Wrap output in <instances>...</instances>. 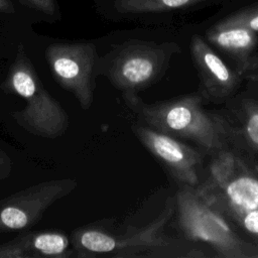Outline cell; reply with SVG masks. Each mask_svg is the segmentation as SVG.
Here are the masks:
<instances>
[{"instance_id":"cell-1","label":"cell","mask_w":258,"mask_h":258,"mask_svg":"<svg viewBox=\"0 0 258 258\" xmlns=\"http://www.w3.org/2000/svg\"><path fill=\"white\" fill-rule=\"evenodd\" d=\"M124 101L146 126L175 138L190 140L207 152L216 153L232 141L228 121L207 111L198 95L151 104L144 103L138 96Z\"/></svg>"},{"instance_id":"cell-2","label":"cell","mask_w":258,"mask_h":258,"mask_svg":"<svg viewBox=\"0 0 258 258\" xmlns=\"http://www.w3.org/2000/svg\"><path fill=\"white\" fill-rule=\"evenodd\" d=\"M175 202L166 201L162 212L148 225L130 226L124 233L113 234L99 227H82L72 234V245L78 257L164 258L183 257L176 241L167 237L163 229L173 215Z\"/></svg>"},{"instance_id":"cell-3","label":"cell","mask_w":258,"mask_h":258,"mask_svg":"<svg viewBox=\"0 0 258 258\" xmlns=\"http://www.w3.org/2000/svg\"><path fill=\"white\" fill-rule=\"evenodd\" d=\"M1 89L6 93L16 94L26 101L25 107L12 112L11 116L27 132L54 139L68 130L69 115L45 90L22 45L17 48Z\"/></svg>"},{"instance_id":"cell-4","label":"cell","mask_w":258,"mask_h":258,"mask_svg":"<svg viewBox=\"0 0 258 258\" xmlns=\"http://www.w3.org/2000/svg\"><path fill=\"white\" fill-rule=\"evenodd\" d=\"M179 51L174 42L156 43L131 39L115 45L99 58L97 75L106 77L124 99L138 96L165 73L173 54Z\"/></svg>"},{"instance_id":"cell-5","label":"cell","mask_w":258,"mask_h":258,"mask_svg":"<svg viewBox=\"0 0 258 258\" xmlns=\"http://www.w3.org/2000/svg\"><path fill=\"white\" fill-rule=\"evenodd\" d=\"M199 195L223 216L234 220L258 208V174L234 150L215 153Z\"/></svg>"},{"instance_id":"cell-6","label":"cell","mask_w":258,"mask_h":258,"mask_svg":"<svg viewBox=\"0 0 258 258\" xmlns=\"http://www.w3.org/2000/svg\"><path fill=\"white\" fill-rule=\"evenodd\" d=\"M174 202L179 228L188 240L205 243L225 258L258 257L257 247L242 240L196 187L182 184Z\"/></svg>"},{"instance_id":"cell-7","label":"cell","mask_w":258,"mask_h":258,"mask_svg":"<svg viewBox=\"0 0 258 258\" xmlns=\"http://www.w3.org/2000/svg\"><path fill=\"white\" fill-rule=\"evenodd\" d=\"M45 58L55 82L71 92L83 110L94 102L99 56L95 44L51 43L45 49Z\"/></svg>"},{"instance_id":"cell-8","label":"cell","mask_w":258,"mask_h":258,"mask_svg":"<svg viewBox=\"0 0 258 258\" xmlns=\"http://www.w3.org/2000/svg\"><path fill=\"white\" fill-rule=\"evenodd\" d=\"M78 182L57 178L27 186L0 200V233L31 228L58 200L70 195Z\"/></svg>"},{"instance_id":"cell-9","label":"cell","mask_w":258,"mask_h":258,"mask_svg":"<svg viewBox=\"0 0 258 258\" xmlns=\"http://www.w3.org/2000/svg\"><path fill=\"white\" fill-rule=\"evenodd\" d=\"M132 131L141 143L183 185L197 187L202 155L177 138L154 130L146 125L135 124Z\"/></svg>"},{"instance_id":"cell-10","label":"cell","mask_w":258,"mask_h":258,"mask_svg":"<svg viewBox=\"0 0 258 258\" xmlns=\"http://www.w3.org/2000/svg\"><path fill=\"white\" fill-rule=\"evenodd\" d=\"M189 49L204 94L215 102L230 97L240 83L241 74L230 69L199 35L191 37Z\"/></svg>"},{"instance_id":"cell-11","label":"cell","mask_w":258,"mask_h":258,"mask_svg":"<svg viewBox=\"0 0 258 258\" xmlns=\"http://www.w3.org/2000/svg\"><path fill=\"white\" fill-rule=\"evenodd\" d=\"M69 238L56 231H27L0 245V258H66L75 255Z\"/></svg>"},{"instance_id":"cell-12","label":"cell","mask_w":258,"mask_h":258,"mask_svg":"<svg viewBox=\"0 0 258 258\" xmlns=\"http://www.w3.org/2000/svg\"><path fill=\"white\" fill-rule=\"evenodd\" d=\"M206 37L211 43L236 59L240 74L246 72L252 59V52L258 44L256 32L246 26L223 19L207 30Z\"/></svg>"},{"instance_id":"cell-13","label":"cell","mask_w":258,"mask_h":258,"mask_svg":"<svg viewBox=\"0 0 258 258\" xmlns=\"http://www.w3.org/2000/svg\"><path fill=\"white\" fill-rule=\"evenodd\" d=\"M234 125L229 123L232 141L246 144L250 149L258 151V101L242 98L233 109Z\"/></svg>"},{"instance_id":"cell-14","label":"cell","mask_w":258,"mask_h":258,"mask_svg":"<svg viewBox=\"0 0 258 258\" xmlns=\"http://www.w3.org/2000/svg\"><path fill=\"white\" fill-rule=\"evenodd\" d=\"M209 0H116L114 5L120 13L137 14L185 8Z\"/></svg>"},{"instance_id":"cell-15","label":"cell","mask_w":258,"mask_h":258,"mask_svg":"<svg viewBox=\"0 0 258 258\" xmlns=\"http://www.w3.org/2000/svg\"><path fill=\"white\" fill-rule=\"evenodd\" d=\"M225 20L230 23L246 26L247 28L257 33L258 32V2L231 14L230 16L225 18Z\"/></svg>"},{"instance_id":"cell-16","label":"cell","mask_w":258,"mask_h":258,"mask_svg":"<svg viewBox=\"0 0 258 258\" xmlns=\"http://www.w3.org/2000/svg\"><path fill=\"white\" fill-rule=\"evenodd\" d=\"M235 221L248 233L258 238V208L244 213Z\"/></svg>"},{"instance_id":"cell-17","label":"cell","mask_w":258,"mask_h":258,"mask_svg":"<svg viewBox=\"0 0 258 258\" xmlns=\"http://www.w3.org/2000/svg\"><path fill=\"white\" fill-rule=\"evenodd\" d=\"M27 3L34 9L45 13L49 16H53L56 12L55 0H26Z\"/></svg>"},{"instance_id":"cell-18","label":"cell","mask_w":258,"mask_h":258,"mask_svg":"<svg viewBox=\"0 0 258 258\" xmlns=\"http://www.w3.org/2000/svg\"><path fill=\"white\" fill-rule=\"evenodd\" d=\"M13 162L9 155L0 148V181L7 178L12 171Z\"/></svg>"},{"instance_id":"cell-19","label":"cell","mask_w":258,"mask_h":258,"mask_svg":"<svg viewBox=\"0 0 258 258\" xmlns=\"http://www.w3.org/2000/svg\"><path fill=\"white\" fill-rule=\"evenodd\" d=\"M15 9L9 0H0V12L13 13Z\"/></svg>"},{"instance_id":"cell-20","label":"cell","mask_w":258,"mask_h":258,"mask_svg":"<svg viewBox=\"0 0 258 258\" xmlns=\"http://www.w3.org/2000/svg\"><path fill=\"white\" fill-rule=\"evenodd\" d=\"M257 68H258V55H255V56H252V59H251V61H250V63H249L245 73L252 72Z\"/></svg>"},{"instance_id":"cell-21","label":"cell","mask_w":258,"mask_h":258,"mask_svg":"<svg viewBox=\"0 0 258 258\" xmlns=\"http://www.w3.org/2000/svg\"><path fill=\"white\" fill-rule=\"evenodd\" d=\"M252 74L250 75L249 73V78L251 79V80H253V81H256V82H258V71H256V72H251Z\"/></svg>"}]
</instances>
